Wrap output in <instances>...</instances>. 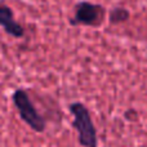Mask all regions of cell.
<instances>
[{"label": "cell", "instance_id": "obj_2", "mask_svg": "<svg viewBox=\"0 0 147 147\" xmlns=\"http://www.w3.org/2000/svg\"><path fill=\"white\" fill-rule=\"evenodd\" d=\"M12 102L20 115L21 120L34 130L35 133H43L47 129V121L43 117V115L38 111L34 102L31 101L30 94L27 90L22 88H18L13 92Z\"/></svg>", "mask_w": 147, "mask_h": 147}, {"label": "cell", "instance_id": "obj_4", "mask_svg": "<svg viewBox=\"0 0 147 147\" xmlns=\"http://www.w3.org/2000/svg\"><path fill=\"white\" fill-rule=\"evenodd\" d=\"M0 27L14 39H22L25 36V27L16 21L13 9L4 3H0Z\"/></svg>", "mask_w": 147, "mask_h": 147}, {"label": "cell", "instance_id": "obj_5", "mask_svg": "<svg viewBox=\"0 0 147 147\" xmlns=\"http://www.w3.org/2000/svg\"><path fill=\"white\" fill-rule=\"evenodd\" d=\"M129 18V12L124 8H114L109 14V21L111 25H117L128 21Z\"/></svg>", "mask_w": 147, "mask_h": 147}, {"label": "cell", "instance_id": "obj_1", "mask_svg": "<svg viewBox=\"0 0 147 147\" xmlns=\"http://www.w3.org/2000/svg\"><path fill=\"white\" fill-rule=\"evenodd\" d=\"M72 115V127L78 133L79 145L83 147H98L97 129L88 107L81 102H74L69 106Z\"/></svg>", "mask_w": 147, "mask_h": 147}, {"label": "cell", "instance_id": "obj_3", "mask_svg": "<svg viewBox=\"0 0 147 147\" xmlns=\"http://www.w3.org/2000/svg\"><path fill=\"white\" fill-rule=\"evenodd\" d=\"M105 16H106V9L102 5L84 0L75 5L74 16L72 18H70V25L99 27L105 21Z\"/></svg>", "mask_w": 147, "mask_h": 147}]
</instances>
